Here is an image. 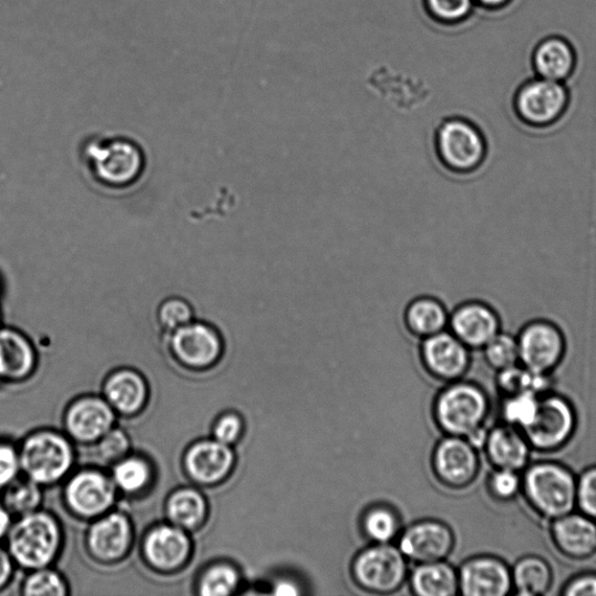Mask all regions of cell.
Returning a JSON list of instances; mask_svg holds the SVG:
<instances>
[{"label":"cell","instance_id":"e575fe53","mask_svg":"<svg viewBox=\"0 0 596 596\" xmlns=\"http://www.w3.org/2000/svg\"><path fill=\"white\" fill-rule=\"evenodd\" d=\"M540 401L541 395L533 392L504 397L500 408L503 423L518 430L528 427L537 415Z\"/></svg>","mask_w":596,"mask_h":596},{"label":"cell","instance_id":"ba28073f","mask_svg":"<svg viewBox=\"0 0 596 596\" xmlns=\"http://www.w3.org/2000/svg\"><path fill=\"white\" fill-rule=\"evenodd\" d=\"M119 493L111 475L96 469H85L69 476L63 499L73 515L93 521L113 510Z\"/></svg>","mask_w":596,"mask_h":596},{"label":"cell","instance_id":"cb8c5ba5","mask_svg":"<svg viewBox=\"0 0 596 596\" xmlns=\"http://www.w3.org/2000/svg\"><path fill=\"white\" fill-rule=\"evenodd\" d=\"M103 398L117 414L135 417L147 405L148 383L142 373L132 369H121L106 378Z\"/></svg>","mask_w":596,"mask_h":596},{"label":"cell","instance_id":"f6af8a7d","mask_svg":"<svg viewBox=\"0 0 596 596\" xmlns=\"http://www.w3.org/2000/svg\"><path fill=\"white\" fill-rule=\"evenodd\" d=\"M243 421L234 412L217 420L214 427V439L226 445H234L243 433Z\"/></svg>","mask_w":596,"mask_h":596},{"label":"cell","instance_id":"6da1fadb","mask_svg":"<svg viewBox=\"0 0 596 596\" xmlns=\"http://www.w3.org/2000/svg\"><path fill=\"white\" fill-rule=\"evenodd\" d=\"M433 151L445 172L458 177H469L485 166L490 144L485 131L476 123L454 116L444 120L435 129Z\"/></svg>","mask_w":596,"mask_h":596},{"label":"cell","instance_id":"74e56055","mask_svg":"<svg viewBox=\"0 0 596 596\" xmlns=\"http://www.w3.org/2000/svg\"><path fill=\"white\" fill-rule=\"evenodd\" d=\"M68 593L64 578L51 566L30 571L21 585V594L27 596H65Z\"/></svg>","mask_w":596,"mask_h":596},{"label":"cell","instance_id":"7bdbcfd3","mask_svg":"<svg viewBox=\"0 0 596 596\" xmlns=\"http://www.w3.org/2000/svg\"><path fill=\"white\" fill-rule=\"evenodd\" d=\"M577 507L583 514L596 521V465L578 474Z\"/></svg>","mask_w":596,"mask_h":596},{"label":"cell","instance_id":"ab89813d","mask_svg":"<svg viewBox=\"0 0 596 596\" xmlns=\"http://www.w3.org/2000/svg\"><path fill=\"white\" fill-rule=\"evenodd\" d=\"M94 445L99 461L103 464L113 465L130 454L131 439L126 431L114 427Z\"/></svg>","mask_w":596,"mask_h":596},{"label":"cell","instance_id":"484cf974","mask_svg":"<svg viewBox=\"0 0 596 596\" xmlns=\"http://www.w3.org/2000/svg\"><path fill=\"white\" fill-rule=\"evenodd\" d=\"M533 68L537 78L565 83L576 72L577 53L562 37L542 40L533 52Z\"/></svg>","mask_w":596,"mask_h":596},{"label":"cell","instance_id":"5b68a950","mask_svg":"<svg viewBox=\"0 0 596 596\" xmlns=\"http://www.w3.org/2000/svg\"><path fill=\"white\" fill-rule=\"evenodd\" d=\"M571 106L565 83L537 78L523 83L513 99L516 121L532 130H546L561 123Z\"/></svg>","mask_w":596,"mask_h":596},{"label":"cell","instance_id":"4dcf8cb0","mask_svg":"<svg viewBox=\"0 0 596 596\" xmlns=\"http://www.w3.org/2000/svg\"><path fill=\"white\" fill-rule=\"evenodd\" d=\"M112 466L113 483L125 495L141 494L152 483L153 469L144 456L129 454Z\"/></svg>","mask_w":596,"mask_h":596},{"label":"cell","instance_id":"30bf717a","mask_svg":"<svg viewBox=\"0 0 596 596\" xmlns=\"http://www.w3.org/2000/svg\"><path fill=\"white\" fill-rule=\"evenodd\" d=\"M88 155L96 178L110 188L127 187L143 173V153L129 141L95 144L89 147Z\"/></svg>","mask_w":596,"mask_h":596},{"label":"cell","instance_id":"f1b7e54d","mask_svg":"<svg viewBox=\"0 0 596 596\" xmlns=\"http://www.w3.org/2000/svg\"><path fill=\"white\" fill-rule=\"evenodd\" d=\"M512 578L516 595H545L554 585V569L545 558L525 555L515 561Z\"/></svg>","mask_w":596,"mask_h":596},{"label":"cell","instance_id":"681fc988","mask_svg":"<svg viewBox=\"0 0 596 596\" xmlns=\"http://www.w3.org/2000/svg\"><path fill=\"white\" fill-rule=\"evenodd\" d=\"M512 2L513 0H475L476 7L490 11L501 10L508 7Z\"/></svg>","mask_w":596,"mask_h":596},{"label":"cell","instance_id":"d4e9b609","mask_svg":"<svg viewBox=\"0 0 596 596\" xmlns=\"http://www.w3.org/2000/svg\"><path fill=\"white\" fill-rule=\"evenodd\" d=\"M486 454L495 469L521 472L531 464L533 449L521 430L501 424L489 431Z\"/></svg>","mask_w":596,"mask_h":596},{"label":"cell","instance_id":"7402d4cb","mask_svg":"<svg viewBox=\"0 0 596 596\" xmlns=\"http://www.w3.org/2000/svg\"><path fill=\"white\" fill-rule=\"evenodd\" d=\"M453 546V535L440 522H422L403 535L401 553L411 561L420 563L440 562L449 555Z\"/></svg>","mask_w":596,"mask_h":596},{"label":"cell","instance_id":"60d3db41","mask_svg":"<svg viewBox=\"0 0 596 596\" xmlns=\"http://www.w3.org/2000/svg\"><path fill=\"white\" fill-rule=\"evenodd\" d=\"M487 489L499 502H512L522 491V476L516 471L495 469L487 479Z\"/></svg>","mask_w":596,"mask_h":596},{"label":"cell","instance_id":"b9f144b4","mask_svg":"<svg viewBox=\"0 0 596 596\" xmlns=\"http://www.w3.org/2000/svg\"><path fill=\"white\" fill-rule=\"evenodd\" d=\"M364 531L373 541L386 543L397 535L398 520L387 510H374L364 518Z\"/></svg>","mask_w":596,"mask_h":596},{"label":"cell","instance_id":"8992f818","mask_svg":"<svg viewBox=\"0 0 596 596\" xmlns=\"http://www.w3.org/2000/svg\"><path fill=\"white\" fill-rule=\"evenodd\" d=\"M577 412L563 395L548 392L541 395L537 415L532 424L521 430L535 454L562 449L575 434Z\"/></svg>","mask_w":596,"mask_h":596},{"label":"cell","instance_id":"f546056e","mask_svg":"<svg viewBox=\"0 0 596 596\" xmlns=\"http://www.w3.org/2000/svg\"><path fill=\"white\" fill-rule=\"evenodd\" d=\"M411 584L415 593L422 596H452L460 587V578L450 565L433 562L420 566Z\"/></svg>","mask_w":596,"mask_h":596},{"label":"cell","instance_id":"c3c4849f","mask_svg":"<svg viewBox=\"0 0 596 596\" xmlns=\"http://www.w3.org/2000/svg\"><path fill=\"white\" fill-rule=\"evenodd\" d=\"M13 524V515L8 511L2 502H0V542L7 538Z\"/></svg>","mask_w":596,"mask_h":596},{"label":"cell","instance_id":"277c9868","mask_svg":"<svg viewBox=\"0 0 596 596\" xmlns=\"http://www.w3.org/2000/svg\"><path fill=\"white\" fill-rule=\"evenodd\" d=\"M18 451L21 473L42 487L61 483L75 464L72 440L55 430L32 432Z\"/></svg>","mask_w":596,"mask_h":596},{"label":"cell","instance_id":"836d02e7","mask_svg":"<svg viewBox=\"0 0 596 596\" xmlns=\"http://www.w3.org/2000/svg\"><path fill=\"white\" fill-rule=\"evenodd\" d=\"M238 569L227 563H217L205 568L198 578L197 592L202 596L233 595L239 587Z\"/></svg>","mask_w":596,"mask_h":596},{"label":"cell","instance_id":"7a4b0ae2","mask_svg":"<svg viewBox=\"0 0 596 596\" xmlns=\"http://www.w3.org/2000/svg\"><path fill=\"white\" fill-rule=\"evenodd\" d=\"M577 477L562 463L540 460L526 466L522 491L535 513L554 521L577 508Z\"/></svg>","mask_w":596,"mask_h":596},{"label":"cell","instance_id":"44dd1931","mask_svg":"<svg viewBox=\"0 0 596 596\" xmlns=\"http://www.w3.org/2000/svg\"><path fill=\"white\" fill-rule=\"evenodd\" d=\"M434 469L446 485L463 487L470 485L476 476L479 458L469 441L453 435L435 450Z\"/></svg>","mask_w":596,"mask_h":596},{"label":"cell","instance_id":"e0dca14e","mask_svg":"<svg viewBox=\"0 0 596 596\" xmlns=\"http://www.w3.org/2000/svg\"><path fill=\"white\" fill-rule=\"evenodd\" d=\"M236 455L230 445L215 439L194 443L183 456V469L194 484L216 486L232 474Z\"/></svg>","mask_w":596,"mask_h":596},{"label":"cell","instance_id":"8fae6325","mask_svg":"<svg viewBox=\"0 0 596 596\" xmlns=\"http://www.w3.org/2000/svg\"><path fill=\"white\" fill-rule=\"evenodd\" d=\"M169 349L174 359L188 370H208L224 350L219 332L212 326L191 322L171 332Z\"/></svg>","mask_w":596,"mask_h":596},{"label":"cell","instance_id":"f907efd6","mask_svg":"<svg viewBox=\"0 0 596 596\" xmlns=\"http://www.w3.org/2000/svg\"><path fill=\"white\" fill-rule=\"evenodd\" d=\"M275 594L279 595H296L298 592L296 590L295 586L289 583H284L278 585L277 589H275Z\"/></svg>","mask_w":596,"mask_h":596},{"label":"cell","instance_id":"52a82bcc","mask_svg":"<svg viewBox=\"0 0 596 596\" xmlns=\"http://www.w3.org/2000/svg\"><path fill=\"white\" fill-rule=\"evenodd\" d=\"M520 363L537 374H552L566 352L562 329L547 318L536 317L517 329Z\"/></svg>","mask_w":596,"mask_h":596},{"label":"cell","instance_id":"ffe728a7","mask_svg":"<svg viewBox=\"0 0 596 596\" xmlns=\"http://www.w3.org/2000/svg\"><path fill=\"white\" fill-rule=\"evenodd\" d=\"M422 354L429 371L445 380L462 377L471 361L465 343L446 331L424 338Z\"/></svg>","mask_w":596,"mask_h":596},{"label":"cell","instance_id":"3957f363","mask_svg":"<svg viewBox=\"0 0 596 596\" xmlns=\"http://www.w3.org/2000/svg\"><path fill=\"white\" fill-rule=\"evenodd\" d=\"M6 540L16 566L33 571L53 565L62 549L63 532L53 514L39 510L13 521Z\"/></svg>","mask_w":596,"mask_h":596},{"label":"cell","instance_id":"83f0119b","mask_svg":"<svg viewBox=\"0 0 596 596\" xmlns=\"http://www.w3.org/2000/svg\"><path fill=\"white\" fill-rule=\"evenodd\" d=\"M165 510L168 522L188 533L199 530L209 514L208 502L194 487L174 491L167 499Z\"/></svg>","mask_w":596,"mask_h":596},{"label":"cell","instance_id":"2e32d148","mask_svg":"<svg viewBox=\"0 0 596 596\" xmlns=\"http://www.w3.org/2000/svg\"><path fill=\"white\" fill-rule=\"evenodd\" d=\"M405 569L403 554L391 545L366 549L354 563V576L360 586L377 593H388L400 587Z\"/></svg>","mask_w":596,"mask_h":596},{"label":"cell","instance_id":"4fadbf2b","mask_svg":"<svg viewBox=\"0 0 596 596\" xmlns=\"http://www.w3.org/2000/svg\"><path fill=\"white\" fill-rule=\"evenodd\" d=\"M142 553L152 569L174 573L191 561L193 541L188 532L169 522L157 524L144 537Z\"/></svg>","mask_w":596,"mask_h":596},{"label":"cell","instance_id":"1f68e13d","mask_svg":"<svg viewBox=\"0 0 596 596\" xmlns=\"http://www.w3.org/2000/svg\"><path fill=\"white\" fill-rule=\"evenodd\" d=\"M496 386L503 397L522 392H533L540 395L553 392L552 374H537L518 364L500 371L496 377Z\"/></svg>","mask_w":596,"mask_h":596},{"label":"cell","instance_id":"d6986e66","mask_svg":"<svg viewBox=\"0 0 596 596\" xmlns=\"http://www.w3.org/2000/svg\"><path fill=\"white\" fill-rule=\"evenodd\" d=\"M549 536L567 559L585 562L596 556V521L582 512L554 520Z\"/></svg>","mask_w":596,"mask_h":596},{"label":"cell","instance_id":"bcb514c9","mask_svg":"<svg viewBox=\"0 0 596 596\" xmlns=\"http://www.w3.org/2000/svg\"><path fill=\"white\" fill-rule=\"evenodd\" d=\"M564 596H596V572L583 573L571 580L561 592Z\"/></svg>","mask_w":596,"mask_h":596},{"label":"cell","instance_id":"f35d334b","mask_svg":"<svg viewBox=\"0 0 596 596\" xmlns=\"http://www.w3.org/2000/svg\"><path fill=\"white\" fill-rule=\"evenodd\" d=\"M156 318L160 327L173 332L193 322V307L182 297H168L158 306Z\"/></svg>","mask_w":596,"mask_h":596},{"label":"cell","instance_id":"4316f807","mask_svg":"<svg viewBox=\"0 0 596 596\" xmlns=\"http://www.w3.org/2000/svg\"><path fill=\"white\" fill-rule=\"evenodd\" d=\"M450 314L438 297L419 296L404 309V326L411 335L428 338L445 331Z\"/></svg>","mask_w":596,"mask_h":596},{"label":"cell","instance_id":"8d00e7d4","mask_svg":"<svg viewBox=\"0 0 596 596\" xmlns=\"http://www.w3.org/2000/svg\"><path fill=\"white\" fill-rule=\"evenodd\" d=\"M427 14L438 24L453 27L467 20L475 0H423Z\"/></svg>","mask_w":596,"mask_h":596},{"label":"cell","instance_id":"7dc6e473","mask_svg":"<svg viewBox=\"0 0 596 596\" xmlns=\"http://www.w3.org/2000/svg\"><path fill=\"white\" fill-rule=\"evenodd\" d=\"M14 571L16 564L7 546L0 544V592L4 590L11 584Z\"/></svg>","mask_w":596,"mask_h":596},{"label":"cell","instance_id":"7c38bea8","mask_svg":"<svg viewBox=\"0 0 596 596\" xmlns=\"http://www.w3.org/2000/svg\"><path fill=\"white\" fill-rule=\"evenodd\" d=\"M134 540L130 517L119 511H111L90 524L85 545L91 558L102 564H116L131 552Z\"/></svg>","mask_w":596,"mask_h":596},{"label":"cell","instance_id":"5bb4252c","mask_svg":"<svg viewBox=\"0 0 596 596\" xmlns=\"http://www.w3.org/2000/svg\"><path fill=\"white\" fill-rule=\"evenodd\" d=\"M117 412L103 397L86 395L68 405L64 429L69 439L80 444H95L116 427Z\"/></svg>","mask_w":596,"mask_h":596},{"label":"cell","instance_id":"9c48e42d","mask_svg":"<svg viewBox=\"0 0 596 596\" xmlns=\"http://www.w3.org/2000/svg\"><path fill=\"white\" fill-rule=\"evenodd\" d=\"M490 400L483 389L471 383H458L448 389L438 402L441 427L456 438H467L483 427L489 417Z\"/></svg>","mask_w":596,"mask_h":596},{"label":"cell","instance_id":"d590c367","mask_svg":"<svg viewBox=\"0 0 596 596\" xmlns=\"http://www.w3.org/2000/svg\"><path fill=\"white\" fill-rule=\"evenodd\" d=\"M481 350L485 361L497 372L520 363L517 338L512 332L502 330Z\"/></svg>","mask_w":596,"mask_h":596},{"label":"cell","instance_id":"9a60e30c","mask_svg":"<svg viewBox=\"0 0 596 596\" xmlns=\"http://www.w3.org/2000/svg\"><path fill=\"white\" fill-rule=\"evenodd\" d=\"M451 332L469 349L481 350L502 331L496 309L481 298H470L458 305L450 314Z\"/></svg>","mask_w":596,"mask_h":596},{"label":"cell","instance_id":"603a6c76","mask_svg":"<svg viewBox=\"0 0 596 596\" xmlns=\"http://www.w3.org/2000/svg\"><path fill=\"white\" fill-rule=\"evenodd\" d=\"M38 357L31 340L18 330L0 329V383H20L35 372Z\"/></svg>","mask_w":596,"mask_h":596},{"label":"cell","instance_id":"ac0fdd59","mask_svg":"<svg viewBox=\"0 0 596 596\" xmlns=\"http://www.w3.org/2000/svg\"><path fill=\"white\" fill-rule=\"evenodd\" d=\"M466 596H507L513 592L512 568L497 556H480L467 561L460 576Z\"/></svg>","mask_w":596,"mask_h":596},{"label":"cell","instance_id":"d6a6232c","mask_svg":"<svg viewBox=\"0 0 596 596\" xmlns=\"http://www.w3.org/2000/svg\"><path fill=\"white\" fill-rule=\"evenodd\" d=\"M3 492L2 503L13 516L20 517L40 510L42 486L27 476L16 479Z\"/></svg>","mask_w":596,"mask_h":596},{"label":"cell","instance_id":"ee69618b","mask_svg":"<svg viewBox=\"0 0 596 596\" xmlns=\"http://www.w3.org/2000/svg\"><path fill=\"white\" fill-rule=\"evenodd\" d=\"M21 473L18 448L0 442V491L6 490Z\"/></svg>","mask_w":596,"mask_h":596}]
</instances>
